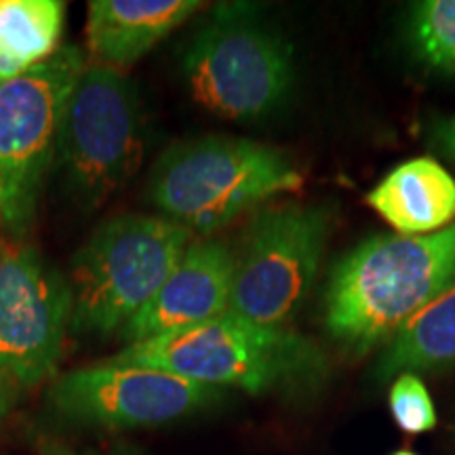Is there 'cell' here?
<instances>
[{"label":"cell","mask_w":455,"mask_h":455,"mask_svg":"<svg viewBox=\"0 0 455 455\" xmlns=\"http://www.w3.org/2000/svg\"><path fill=\"white\" fill-rule=\"evenodd\" d=\"M455 283V221L426 236H375L335 266L325 291V327L363 356Z\"/></svg>","instance_id":"6da1fadb"},{"label":"cell","mask_w":455,"mask_h":455,"mask_svg":"<svg viewBox=\"0 0 455 455\" xmlns=\"http://www.w3.org/2000/svg\"><path fill=\"white\" fill-rule=\"evenodd\" d=\"M106 363L158 369L212 388H238L249 395H308L327 378L325 355L315 341L232 312L129 344Z\"/></svg>","instance_id":"7a4b0ae2"},{"label":"cell","mask_w":455,"mask_h":455,"mask_svg":"<svg viewBox=\"0 0 455 455\" xmlns=\"http://www.w3.org/2000/svg\"><path fill=\"white\" fill-rule=\"evenodd\" d=\"M301 184L299 169L278 148L209 135L171 146L152 171L148 196L167 220L209 235Z\"/></svg>","instance_id":"3957f363"},{"label":"cell","mask_w":455,"mask_h":455,"mask_svg":"<svg viewBox=\"0 0 455 455\" xmlns=\"http://www.w3.org/2000/svg\"><path fill=\"white\" fill-rule=\"evenodd\" d=\"M190 236L158 215L106 220L72 258V331L108 335L127 325L184 258Z\"/></svg>","instance_id":"277c9868"},{"label":"cell","mask_w":455,"mask_h":455,"mask_svg":"<svg viewBox=\"0 0 455 455\" xmlns=\"http://www.w3.org/2000/svg\"><path fill=\"white\" fill-rule=\"evenodd\" d=\"M89 66L81 47L64 44L20 76L0 83V226L26 235L43 181L57 155L68 95Z\"/></svg>","instance_id":"5b68a950"},{"label":"cell","mask_w":455,"mask_h":455,"mask_svg":"<svg viewBox=\"0 0 455 455\" xmlns=\"http://www.w3.org/2000/svg\"><path fill=\"white\" fill-rule=\"evenodd\" d=\"M144 155V114L124 72L91 64L68 95L57 131V158L78 201L100 207L129 184Z\"/></svg>","instance_id":"8992f818"},{"label":"cell","mask_w":455,"mask_h":455,"mask_svg":"<svg viewBox=\"0 0 455 455\" xmlns=\"http://www.w3.org/2000/svg\"><path fill=\"white\" fill-rule=\"evenodd\" d=\"M192 98L215 116L249 121L275 110L293 83L291 47L238 7L215 11L184 55Z\"/></svg>","instance_id":"52a82bcc"},{"label":"cell","mask_w":455,"mask_h":455,"mask_svg":"<svg viewBox=\"0 0 455 455\" xmlns=\"http://www.w3.org/2000/svg\"><path fill=\"white\" fill-rule=\"evenodd\" d=\"M329 230V212L312 204H283L255 215L235 253L228 312L287 329L315 284Z\"/></svg>","instance_id":"ba28073f"},{"label":"cell","mask_w":455,"mask_h":455,"mask_svg":"<svg viewBox=\"0 0 455 455\" xmlns=\"http://www.w3.org/2000/svg\"><path fill=\"white\" fill-rule=\"evenodd\" d=\"M70 318V283L36 249L0 235V378L24 388L51 378Z\"/></svg>","instance_id":"9c48e42d"},{"label":"cell","mask_w":455,"mask_h":455,"mask_svg":"<svg viewBox=\"0 0 455 455\" xmlns=\"http://www.w3.org/2000/svg\"><path fill=\"white\" fill-rule=\"evenodd\" d=\"M49 396L66 419L124 430L175 422L213 405L224 390L158 369L104 361L61 375Z\"/></svg>","instance_id":"30bf717a"},{"label":"cell","mask_w":455,"mask_h":455,"mask_svg":"<svg viewBox=\"0 0 455 455\" xmlns=\"http://www.w3.org/2000/svg\"><path fill=\"white\" fill-rule=\"evenodd\" d=\"M235 281V251L224 243L188 244L155 298L121 329L129 344L203 325L226 315Z\"/></svg>","instance_id":"8fae6325"},{"label":"cell","mask_w":455,"mask_h":455,"mask_svg":"<svg viewBox=\"0 0 455 455\" xmlns=\"http://www.w3.org/2000/svg\"><path fill=\"white\" fill-rule=\"evenodd\" d=\"M201 7L198 0H91L84 28L89 61L127 70Z\"/></svg>","instance_id":"7c38bea8"},{"label":"cell","mask_w":455,"mask_h":455,"mask_svg":"<svg viewBox=\"0 0 455 455\" xmlns=\"http://www.w3.org/2000/svg\"><path fill=\"white\" fill-rule=\"evenodd\" d=\"M367 204L401 236L435 235L455 221V180L435 158H411L369 192Z\"/></svg>","instance_id":"4fadbf2b"},{"label":"cell","mask_w":455,"mask_h":455,"mask_svg":"<svg viewBox=\"0 0 455 455\" xmlns=\"http://www.w3.org/2000/svg\"><path fill=\"white\" fill-rule=\"evenodd\" d=\"M455 367V283L392 335L378 358L375 382L401 373H432Z\"/></svg>","instance_id":"5bb4252c"},{"label":"cell","mask_w":455,"mask_h":455,"mask_svg":"<svg viewBox=\"0 0 455 455\" xmlns=\"http://www.w3.org/2000/svg\"><path fill=\"white\" fill-rule=\"evenodd\" d=\"M64 15L60 0H3L0 83L20 76L60 49Z\"/></svg>","instance_id":"9a60e30c"},{"label":"cell","mask_w":455,"mask_h":455,"mask_svg":"<svg viewBox=\"0 0 455 455\" xmlns=\"http://www.w3.org/2000/svg\"><path fill=\"white\" fill-rule=\"evenodd\" d=\"M409 34L424 64L436 70H455V0L415 4Z\"/></svg>","instance_id":"2e32d148"},{"label":"cell","mask_w":455,"mask_h":455,"mask_svg":"<svg viewBox=\"0 0 455 455\" xmlns=\"http://www.w3.org/2000/svg\"><path fill=\"white\" fill-rule=\"evenodd\" d=\"M388 405L392 419L405 435H424L439 422L430 392L418 373H401L392 379Z\"/></svg>","instance_id":"e0dca14e"},{"label":"cell","mask_w":455,"mask_h":455,"mask_svg":"<svg viewBox=\"0 0 455 455\" xmlns=\"http://www.w3.org/2000/svg\"><path fill=\"white\" fill-rule=\"evenodd\" d=\"M32 447L36 455H84L81 451H76V449H72L68 443L60 441L57 436L43 430L32 432Z\"/></svg>","instance_id":"ac0fdd59"},{"label":"cell","mask_w":455,"mask_h":455,"mask_svg":"<svg viewBox=\"0 0 455 455\" xmlns=\"http://www.w3.org/2000/svg\"><path fill=\"white\" fill-rule=\"evenodd\" d=\"M436 135H439L443 150H445L447 155L455 161V116L439 123V127H436Z\"/></svg>","instance_id":"d6986e66"},{"label":"cell","mask_w":455,"mask_h":455,"mask_svg":"<svg viewBox=\"0 0 455 455\" xmlns=\"http://www.w3.org/2000/svg\"><path fill=\"white\" fill-rule=\"evenodd\" d=\"M110 455H146V453L141 451L140 447L129 445V443H116V445L112 447Z\"/></svg>","instance_id":"ffe728a7"},{"label":"cell","mask_w":455,"mask_h":455,"mask_svg":"<svg viewBox=\"0 0 455 455\" xmlns=\"http://www.w3.org/2000/svg\"><path fill=\"white\" fill-rule=\"evenodd\" d=\"M390 455H419V453H415V451H411V449H398V451H395V453H390Z\"/></svg>","instance_id":"44dd1931"},{"label":"cell","mask_w":455,"mask_h":455,"mask_svg":"<svg viewBox=\"0 0 455 455\" xmlns=\"http://www.w3.org/2000/svg\"><path fill=\"white\" fill-rule=\"evenodd\" d=\"M0 415H3V401H0Z\"/></svg>","instance_id":"7402d4cb"}]
</instances>
